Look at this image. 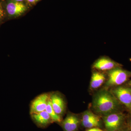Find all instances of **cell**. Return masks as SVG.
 Segmentation results:
<instances>
[{"mask_svg":"<svg viewBox=\"0 0 131 131\" xmlns=\"http://www.w3.org/2000/svg\"><path fill=\"white\" fill-rule=\"evenodd\" d=\"M122 105L112 93L105 90L98 92L93 102L94 110L99 114L105 116L121 112Z\"/></svg>","mask_w":131,"mask_h":131,"instance_id":"1","label":"cell"},{"mask_svg":"<svg viewBox=\"0 0 131 131\" xmlns=\"http://www.w3.org/2000/svg\"><path fill=\"white\" fill-rule=\"evenodd\" d=\"M126 117L121 112L104 116L103 121L107 130L112 131L126 127Z\"/></svg>","mask_w":131,"mask_h":131,"instance_id":"2","label":"cell"},{"mask_svg":"<svg viewBox=\"0 0 131 131\" xmlns=\"http://www.w3.org/2000/svg\"><path fill=\"white\" fill-rule=\"evenodd\" d=\"M131 77V72L121 68L109 71L106 85L107 86H118L126 82Z\"/></svg>","mask_w":131,"mask_h":131,"instance_id":"3","label":"cell"},{"mask_svg":"<svg viewBox=\"0 0 131 131\" xmlns=\"http://www.w3.org/2000/svg\"><path fill=\"white\" fill-rule=\"evenodd\" d=\"M112 93L119 102L130 111L131 108V87L119 86L112 90Z\"/></svg>","mask_w":131,"mask_h":131,"instance_id":"4","label":"cell"},{"mask_svg":"<svg viewBox=\"0 0 131 131\" xmlns=\"http://www.w3.org/2000/svg\"><path fill=\"white\" fill-rule=\"evenodd\" d=\"M50 98V93H43L35 97L31 102L30 114L37 113L45 111Z\"/></svg>","mask_w":131,"mask_h":131,"instance_id":"5","label":"cell"},{"mask_svg":"<svg viewBox=\"0 0 131 131\" xmlns=\"http://www.w3.org/2000/svg\"><path fill=\"white\" fill-rule=\"evenodd\" d=\"M81 122L83 126L88 129L100 127L101 124L100 117L89 110L83 113Z\"/></svg>","mask_w":131,"mask_h":131,"instance_id":"6","label":"cell"},{"mask_svg":"<svg viewBox=\"0 0 131 131\" xmlns=\"http://www.w3.org/2000/svg\"><path fill=\"white\" fill-rule=\"evenodd\" d=\"M50 99L54 112L62 117L65 112L66 106L63 98L60 94L55 92L50 93Z\"/></svg>","mask_w":131,"mask_h":131,"instance_id":"7","label":"cell"},{"mask_svg":"<svg viewBox=\"0 0 131 131\" xmlns=\"http://www.w3.org/2000/svg\"><path fill=\"white\" fill-rule=\"evenodd\" d=\"M81 122L76 115L69 113L60 124L64 131H77Z\"/></svg>","mask_w":131,"mask_h":131,"instance_id":"8","label":"cell"},{"mask_svg":"<svg viewBox=\"0 0 131 131\" xmlns=\"http://www.w3.org/2000/svg\"><path fill=\"white\" fill-rule=\"evenodd\" d=\"M30 115L32 121L39 128H46L54 122L51 117L46 110Z\"/></svg>","mask_w":131,"mask_h":131,"instance_id":"9","label":"cell"},{"mask_svg":"<svg viewBox=\"0 0 131 131\" xmlns=\"http://www.w3.org/2000/svg\"><path fill=\"white\" fill-rule=\"evenodd\" d=\"M27 7L22 2L12 1L8 3L6 6L8 14L11 17L20 16L26 11Z\"/></svg>","mask_w":131,"mask_h":131,"instance_id":"10","label":"cell"},{"mask_svg":"<svg viewBox=\"0 0 131 131\" xmlns=\"http://www.w3.org/2000/svg\"><path fill=\"white\" fill-rule=\"evenodd\" d=\"M121 64L107 58H102L95 62L93 68L101 71L111 70L115 68H120Z\"/></svg>","mask_w":131,"mask_h":131,"instance_id":"11","label":"cell"},{"mask_svg":"<svg viewBox=\"0 0 131 131\" xmlns=\"http://www.w3.org/2000/svg\"><path fill=\"white\" fill-rule=\"evenodd\" d=\"M106 80L105 76L99 72H95L92 74L90 87L92 89H96L101 86Z\"/></svg>","mask_w":131,"mask_h":131,"instance_id":"12","label":"cell"},{"mask_svg":"<svg viewBox=\"0 0 131 131\" xmlns=\"http://www.w3.org/2000/svg\"><path fill=\"white\" fill-rule=\"evenodd\" d=\"M46 111L50 115L52 119L53 120V122L56 123H60L62 121V117L57 114L54 112V109L52 108L51 102L50 98L48 103H47V107L46 109Z\"/></svg>","mask_w":131,"mask_h":131,"instance_id":"13","label":"cell"},{"mask_svg":"<svg viewBox=\"0 0 131 131\" xmlns=\"http://www.w3.org/2000/svg\"><path fill=\"white\" fill-rule=\"evenodd\" d=\"M126 126L128 130L131 131V117L127 119L126 122Z\"/></svg>","mask_w":131,"mask_h":131,"instance_id":"14","label":"cell"},{"mask_svg":"<svg viewBox=\"0 0 131 131\" xmlns=\"http://www.w3.org/2000/svg\"><path fill=\"white\" fill-rule=\"evenodd\" d=\"M4 15V12L2 6L0 5V22L2 20Z\"/></svg>","mask_w":131,"mask_h":131,"instance_id":"15","label":"cell"},{"mask_svg":"<svg viewBox=\"0 0 131 131\" xmlns=\"http://www.w3.org/2000/svg\"><path fill=\"white\" fill-rule=\"evenodd\" d=\"M86 131H104L98 127H93L90 128Z\"/></svg>","mask_w":131,"mask_h":131,"instance_id":"16","label":"cell"},{"mask_svg":"<svg viewBox=\"0 0 131 131\" xmlns=\"http://www.w3.org/2000/svg\"><path fill=\"white\" fill-rule=\"evenodd\" d=\"M127 128L126 127H125V128H122V129H117V130H114L112 131H127Z\"/></svg>","mask_w":131,"mask_h":131,"instance_id":"17","label":"cell"},{"mask_svg":"<svg viewBox=\"0 0 131 131\" xmlns=\"http://www.w3.org/2000/svg\"><path fill=\"white\" fill-rule=\"evenodd\" d=\"M28 2L31 3H35L36 2L39 1V0H27Z\"/></svg>","mask_w":131,"mask_h":131,"instance_id":"18","label":"cell"},{"mask_svg":"<svg viewBox=\"0 0 131 131\" xmlns=\"http://www.w3.org/2000/svg\"><path fill=\"white\" fill-rule=\"evenodd\" d=\"M127 85L131 87V80H130L128 82L127 84Z\"/></svg>","mask_w":131,"mask_h":131,"instance_id":"19","label":"cell"},{"mask_svg":"<svg viewBox=\"0 0 131 131\" xmlns=\"http://www.w3.org/2000/svg\"><path fill=\"white\" fill-rule=\"evenodd\" d=\"M13 1H15L20 2H21L24 1V0H13Z\"/></svg>","mask_w":131,"mask_h":131,"instance_id":"20","label":"cell"},{"mask_svg":"<svg viewBox=\"0 0 131 131\" xmlns=\"http://www.w3.org/2000/svg\"><path fill=\"white\" fill-rule=\"evenodd\" d=\"M127 131H129V130H128V129H127Z\"/></svg>","mask_w":131,"mask_h":131,"instance_id":"21","label":"cell"},{"mask_svg":"<svg viewBox=\"0 0 131 131\" xmlns=\"http://www.w3.org/2000/svg\"><path fill=\"white\" fill-rule=\"evenodd\" d=\"M130 112H131V109H130Z\"/></svg>","mask_w":131,"mask_h":131,"instance_id":"22","label":"cell"}]
</instances>
